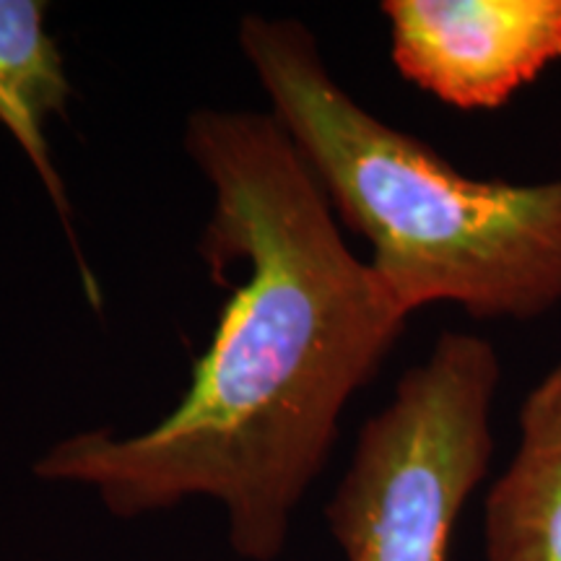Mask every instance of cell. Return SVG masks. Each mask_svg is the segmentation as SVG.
Returning <instances> with one entry per match:
<instances>
[{
  "label": "cell",
  "mask_w": 561,
  "mask_h": 561,
  "mask_svg": "<svg viewBox=\"0 0 561 561\" xmlns=\"http://www.w3.org/2000/svg\"><path fill=\"white\" fill-rule=\"evenodd\" d=\"M182 144L214 193L203 261L210 271L242 265L240 284L185 396L159 424L79 432L32 471L91 489L125 520L206 496L227 510L237 557L276 561L343 411L396 348L409 314L351 252L271 112L201 107Z\"/></svg>",
  "instance_id": "cell-1"
},
{
  "label": "cell",
  "mask_w": 561,
  "mask_h": 561,
  "mask_svg": "<svg viewBox=\"0 0 561 561\" xmlns=\"http://www.w3.org/2000/svg\"><path fill=\"white\" fill-rule=\"evenodd\" d=\"M237 42L268 112L409 318L455 305L525 322L561 307V178L517 185L458 172L362 107L297 19L248 13Z\"/></svg>",
  "instance_id": "cell-2"
},
{
  "label": "cell",
  "mask_w": 561,
  "mask_h": 561,
  "mask_svg": "<svg viewBox=\"0 0 561 561\" xmlns=\"http://www.w3.org/2000/svg\"><path fill=\"white\" fill-rule=\"evenodd\" d=\"M496 348L442 333L362 426L325 520L346 561H447L468 496L489 471Z\"/></svg>",
  "instance_id": "cell-3"
},
{
  "label": "cell",
  "mask_w": 561,
  "mask_h": 561,
  "mask_svg": "<svg viewBox=\"0 0 561 561\" xmlns=\"http://www.w3.org/2000/svg\"><path fill=\"white\" fill-rule=\"evenodd\" d=\"M405 81L458 110H496L561 58V0H385Z\"/></svg>",
  "instance_id": "cell-4"
},
{
  "label": "cell",
  "mask_w": 561,
  "mask_h": 561,
  "mask_svg": "<svg viewBox=\"0 0 561 561\" xmlns=\"http://www.w3.org/2000/svg\"><path fill=\"white\" fill-rule=\"evenodd\" d=\"M73 83L68 79L60 47L47 30V3L42 0H0V125L26 153L30 164L50 195L66 229L76 257H79L81 284L91 305H102L100 280L83 261L73 229L66 185L55 167L47 123L66 117Z\"/></svg>",
  "instance_id": "cell-5"
},
{
  "label": "cell",
  "mask_w": 561,
  "mask_h": 561,
  "mask_svg": "<svg viewBox=\"0 0 561 561\" xmlns=\"http://www.w3.org/2000/svg\"><path fill=\"white\" fill-rule=\"evenodd\" d=\"M517 426L486 496V561H561V362L525 396Z\"/></svg>",
  "instance_id": "cell-6"
}]
</instances>
